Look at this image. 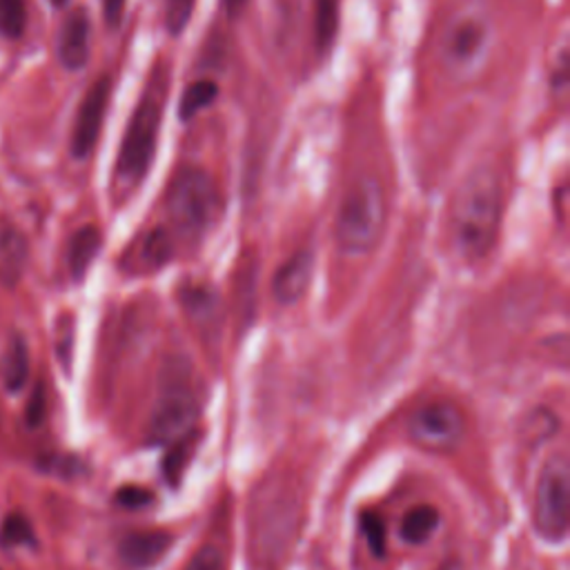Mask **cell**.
Here are the masks:
<instances>
[{
  "instance_id": "7c38bea8",
  "label": "cell",
  "mask_w": 570,
  "mask_h": 570,
  "mask_svg": "<svg viewBox=\"0 0 570 570\" xmlns=\"http://www.w3.org/2000/svg\"><path fill=\"white\" fill-rule=\"evenodd\" d=\"M172 535L163 531H146V533H129L118 544L121 559L134 568V570H146L159 563L166 552L172 546Z\"/></svg>"
},
{
  "instance_id": "83f0119b",
  "label": "cell",
  "mask_w": 570,
  "mask_h": 570,
  "mask_svg": "<svg viewBox=\"0 0 570 570\" xmlns=\"http://www.w3.org/2000/svg\"><path fill=\"white\" fill-rule=\"evenodd\" d=\"M103 10H105L107 25L118 27V23L123 19V10H125V0H103Z\"/></svg>"
},
{
  "instance_id": "4316f807",
  "label": "cell",
  "mask_w": 570,
  "mask_h": 570,
  "mask_svg": "<svg viewBox=\"0 0 570 570\" xmlns=\"http://www.w3.org/2000/svg\"><path fill=\"white\" fill-rule=\"evenodd\" d=\"M45 408H47V397H45V386L36 384L30 401H27V410H25V421L30 428H38L45 419Z\"/></svg>"
},
{
  "instance_id": "ba28073f",
  "label": "cell",
  "mask_w": 570,
  "mask_h": 570,
  "mask_svg": "<svg viewBox=\"0 0 570 570\" xmlns=\"http://www.w3.org/2000/svg\"><path fill=\"white\" fill-rule=\"evenodd\" d=\"M194 419H196L194 395L185 386L174 384L166 388V392L161 395L155 408L152 423H150V437L157 444L174 442L176 437L192 431Z\"/></svg>"
},
{
  "instance_id": "30bf717a",
  "label": "cell",
  "mask_w": 570,
  "mask_h": 570,
  "mask_svg": "<svg viewBox=\"0 0 570 570\" xmlns=\"http://www.w3.org/2000/svg\"><path fill=\"white\" fill-rule=\"evenodd\" d=\"M315 272V256L308 250L295 252L285 261L272 278V295L281 306H295L310 288Z\"/></svg>"
},
{
  "instance_id": "ac0fdd59",
  "label": "cell",
  "mask_w": 570,
  "mask_h": 570,
  "mask_svg": "<svg viewBox=\"0 0 570 570\" xmlns=\"http://www.w3.org/2000/svg\"><path fill=\"white\" fill-rule=\"evenodd\" d=\"M30 377V347L21 334L10 343L5 360V386L10 392H21Z\"/></svg>"
},
{
  "instance_id": "5b68a950",
  "label": "cell",
  "mask_w": 570,
  "mask_h": 570,
  "mask_svg": "<svg viewBox=\"0 0 570 570\" xmlns=\"http://www.w3.org/2000/svg\"><path fill=\"white\" fill-rule=\"evenodd\" d=\"M163 121V103L157 94H146L125 127V136L116 159V179L123 187L134 190L148 176L157 155L159 129Z\"/></svg>"
},
{
  "instance_id": "52a82bcc",
  "label": "cell",
  "mask_w": 570,
  "mask_h": 570,
  "mask_svg": "<svg viewBox=\"0 0 570 570\" xmlns=\"http://www.w3.org/2000/svg\"><path fill=\"white\" fill-rule=\"evenodd\" d=\"M466 433V419L455 403L433 401L419 408L410 419V437L428 451H451Z\"/></svg>"
},
{
  "instance_id": "603a6c76",
  "label": "cell",
  "mask_w": 570,
  "mask_h": 570,
  "mask_svg": "<svg viewBox=\"0 0 570 570\" xmlns=\"http://www.w3.org/2000/svg\"><path fill=\"white\" fill-rule=\"evenodd\" d=\"M194 5L196 0H168L166 5V27L172 36L183 34V30L187 27L192 14H194Z\"/></svg>"
},
{
  "instance_id": "d6986e66",
  "label": "cell",
  "mask_w": 570,
  "mask_h": 570,
  "mask_svg": "<svg viewBox=\"0 0 570 570\" xmlns=\"http://www.w3.org/2000/svg\"><path fill=\"white\" fill-rule=\"evenodd\" d=\"M219 96V86L214 81H196L192 83L183 96H181V118L190 121L194 116H198L203 110H207L214 101Z\"/></svg>"
},
{
  "instance_id": "e0dca14e",
  "label": "cell",
  "mask_w": 570,
  "mask_h": 570,
  "mask_svg": "<svg viewBox=\"0 0 570 570\" xmlns=\"http://www.w3.org/2000/svg\"><path fill=\"white\" fill-rule=\"evenodd\" d=\"M196 446H198V433H196V428H192V431H187L185 435H181V437L174 440V446L170 448V453L166 455V461H163V475H166V479H168L172 486L181 483V477H183V472L187 470Z\"/></svg>"
},
{
  "instance_id": "484cf974",
  "label": "cell",
  "mask_w": 570,
  "mask_h": 570,
  "mask_svg": "<svg viewBox=\"0 0 570 570\" xmlns=\"http://www.w3.org/2000/svg\"><path fill=\"white\" fill-rule=\"evenodd\" d=\"M116 502L125 509H142L155 502V494L148 488H140V486H123L116 492Z\"/></svg>"
},
{
  "instance_id": "d4e9b609",
  "label": "cell",
  "mask_w": 570,
  "mask_h": 570,
  "mask_svg": "<svg viewBox=\"0 0 570 570\" xmlns=\"http://www.w3.org/2000/svg\"><path fill=\"white\" fill-rule=\"evenodd\" d=\"M362 528L366 533V539H368L373 555L384 557L386 555V526H384V522L377 515L366 513L364 520H362Z\"/></svg>"
},
{
  "instance_id": "4fadbf2b",
  "label": "cell",
  "mask_w": 570,
  "mask_h": 570,
  "mask_svg": "<svg viewBox=\"0 0 570 570\" xmlns=\"http://www.w3.org/2000/svg\"><path fill=\"white\" fill-rule=\"evenodd\" d=\"M27 239L19 226L0 217V285H16L27 267Z\"/></svg>"
},
{
  "instance_id": "9a60e30c",
  "label": "cell",
  "mask_w": 570,
  "mask_h": 570,
  "mask_svg": "<svg viewBox=\"0 0 570 570\" xmlns=\"http://www.w3.org/2000/svg\"><path fill=\"white\" fill-rule=\"evenodd\" d=\"M440 524H442V515L435 506H431V504L414 506L412 511L406 513V517L401 522V539L406 544L419 546L433 537V533L440 528Z\"/></svg>"
},
{
  "instance_id": "277c9868",
  "label": "cell",
  "mask_w": 570,
  "mask_h": 570,
  "mask_svg": "<svg viewBox=\"0 0 570 570\" xmlns=\"http://www.w3.org/2000/svg\"><path fill=\"white\" fill-rule=\"evenodd\" d=\"M494 41L488 12L479 5L459 8L444 25L440 38V58L455 79H472L486 65Z\"/></svg>"
},
{
  "instance_id": "7a4b0ae2",
  "label": "cell",
  "mask_w": 570,
  "mask_h": 570,
  "mask_svg": "<svg viewBox=\"0 0 570 570\" xmlns=\"http://www.w3.org/2000/svg\"><path fill=\"white\" fill-rule=\"evenodd\" d=\"M388 219V203L384 185L364 174L343 194L334 221V243L341 254L362 259L368 256L381 241Z\"/></svg>"
},
{
  "instance_id": "f1b7e54d",
  "label": "cell",
  "mask_w": 570,
  "mask_h": 570,
  "mask_svg": "<svg viewBox=\"0 0 570 570\" xmlns=\"http://www.w3.org/2000/svg\"><path fill=\"white\" fill-rule=\"evenodd\" d=\"M246 5H248V0H224V8L228 12V16H232V19H237L246 10Z\"/></svg>"
},
{
  "instance_id": "8992f818",
  "label": "cell",
  "mask_w": 570,
  "mask_h": 570,
  "mask_svg": "<svg viewBox=\"0 0 570 570\" xmlns=\"http://www.w3.org/2000/svg\"><path fill=\"white\" fill-rule=\"evenodd\" d=\"M570 517V464L563 453L555 455L537 486L535 526L548 539H563Z\"/></svg>"
},
{
  "instance_id": "ffe728a7",
  "label": "cell",
  "mask_w": 570,
  "mask_h": 570,
  "mask_svg": "<svg viewBox=\"0 0 570 570\" xmlns=\"http://www.w3.org/2000/svg\"><path fill=\"white\" fill-rule=\"evenodd\" d=\"M174 254V239L166 228L152 230L146 239H142V250H140V263L146 267H161L166 265Z\"/></svg>"
},
{
  "instance_id": "cb8c5ba5",
  "label": "cell",
  "mask_w": 570,
  "mask_h": 570,
  "mask_svg": "<svg viewBox=\"0 0 570 570\" xmlns=\"http://www.w3.org/2000/svg\"><path fill=\"white\" fill-rule=\"evenodd\" d=\"M185 570H226V555L217 546H203L190 559Z\"/></svg>"
},
{
  "instance_id": "44dd1931",
  "label": "cell",
  "mask_w": 570,
  "mask_h": 570,
  "mask_svg": "<svg viewBox=\"0 0 570 570\" xmlns=\"http://www.w3.org/2000/svg\"><path fill=\"white\" fill-rule=\"evenodd\" d=\"M27 25L25 0H0V34L8 38L23 36Z\"/></svg>"
},
{
  "instance_id": "9c48e42d",
  "label": "cell",
  "mask_w": 570,
  "mask_h": 570,
  "mask_svg": "<svg viewBox=\"0 0 570 570\" xmlns=\"http://www.w3.org/2000/svg\"><path fill=\"white\" fill-rule=\"evenodd\" d=\"M110 96H112L110 77H101L88 90V94L79 107V114H77L75 132H71V155H75L77 159H88L92 155L96 140L101 136Z\"/></svg>"
},
{
  "instance_id": "8fae6325",
  "label": "cell",
  "mask_w": 570,
  "mask_h": 570,
  "mask_svg": "<svg viewBox=\"0 0 570 570\" xmlns=\"http://www.w3.org/2000/svg\"><path fill=\"white\" fill-rule=\"evenodd\" d=\"M90 34H92V23L90 16L83 8L71 10L60 27V38H58V58L65 69H83L88 58H90Z\"/></svg>"
},
{
  "instance_id": "2e32d148",
  "label": "cell",
  "mask_w": 570,
  "mask_h": 570,
  "mask_svg": "<svg viewBox=\"0 0 570 570\" xmlns=\"http://www.w3.org/2000/svg\"><path fill=\"white\" fill-rule=\"evenodd\" d=\"M341 19V0H315V45L317 52H328L337 38Z\"/></svg>"
},
{
  "instance_id": "3957f363",
  "label": "cell",
  "mask_w": 570,
  "mask_h": 570,
  "mask_svg": "<svg viewBox=\"0 0 570 570\" xmlns=\"http://www.w3.org/2000/svg\"><path fill=\"white\" fill-rule=\"evenodd\" d=\"M163 203L174 230L192 241L212 230L221 209L219 187L201 168H181L172 176Z\"/></svg>"
},
{
  "instance_id": "7402d4cb",
  "label": "cell",
  "mask_w": 570,
  "mask_h": 570,
  "mask_svg": "<svg viewBox=\"0 0 570 570\" xmlns=\"http://www.w3.org/2000/svg\"><path fill=\"white\" fill-rule=\"evenodd\" d=\"M0 535H3V544H8V546H25V544L34 542V528H32L30 520L21 513L8 515Z\"/></svg>"
},
{
  "instance_id": "6da1fadb",
  "label": "cell",
  "mask_w": 570,
  "mask_h": 570,
  "mask_svg": "<svg viewBox=\"0 0 570 570\" xmlns=\"http://www.w3.org/2000/svg\"><path fill=\"white\" fill-rule=\"evenodd\" d=\"M504 181L494 168L472 170L459 185L448 214V239L466 263L483 261L502 230Z\"/></svg>"
},
{
  "instance_id": "5bb4252c",
  "label": "cell",
  "mask_w": 570,
  "mask_h": 570,
  "mask_svg": "<svg viewBox=\"0 0 570 570\" xmlns=\"http://www.w3.org/2000/svg\"><path fill=\"white\" fill-rule=\"evenodd\" d=\"M99 250H101V232L94 226H86L75 237H71V243L67 250V263H69L71 276L81 281L86 276V272L92 267Z\"/></svg>"
}]
</instances>
